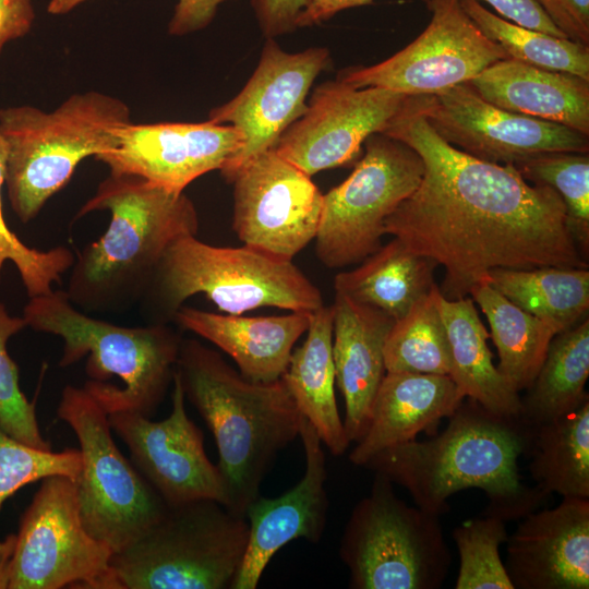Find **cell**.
Returning a JSON list of instances; mask_svg holds the SVG:
<instances>
[{
  "label": "cell",
  "mask_w": 589,
  "mask_h": 589,
  "mask_svg": "<svg viewBox=\"0 0 589 589\" xmlns=\"http://www.w3.org/2000/svg\"><path fill=\"white\" fill-rule=\"evenodd\" d=\"M329 60L326 48L290 53L274 38H267L259 64L244 87L208 113V121L232 127L242 139L239 151L220 170L227 182L254 157L272 149L280 135L304 113L309 91Z\"/></svg>",
  "instance_id": "16"
},
{
  "label": "cell",
  "mask_w": 589,
  "mask_h": 589,
  "mask_svg": "<svg viewBox=\"0 0 589 589\" xmlns=\"http://www.w3.org/2000/svg\"><path fill=\"white\" fill-rule=\"evenodd\" d=\"M482 1L491 4L496 12L505 17V20L515 24L560 38H567L566 35L553 24L536 0Z\"/></svg>",
  "instance_id": "42"
},
{
  "label": "cell",
  "mask_w": 589,
  "mask_h": 589,
  "mask_svg": "<svg viewBox=\"0 0 589 589\" xmlns=\"http://www.w3.org/2000/svg\"><path fill=\"white\" fill-rule=\"evenodd\" d=\"M435 284L394 322L384 346L386 372L449 375L450 351Z\"/></svg>",
  "instance_id": "33"
},
{
  "label": "cell",
  "mask_w": 589,
  "mask_h": 589,
  "mask_svg": "<svg viewBox=\"0 0 589 589\" xmlns=\"http://www.w3.org/2000/svg\"><path fill=\"white\" fill-rule=\"evenodd\" d=\"M171 401V412L160 421L134 411L110 413L111 430L128 446L136 470L168 507L199 500L224 505L220 472L206 455L202 430L187 413L176 371Z\"/></svg>",
  "instance_id": "17"
},
{
  "label": "cell",
  "mask_w": 589,
  "mask_h": 589,
  "mask_svg": "<svg viewBox=\"0 0 589 589\" xmlns=\"http://www.w3.org/2000/svg\"><path fill=\"white\" fill-rule=\"evenodd\" d=\"M469 83L494 106L589 135V80L507 58Z\"/></svg>",
  "instance_id": "25"
},
{
  "label": "cell",
  "mask_w": 589,
  "mask_h": 589,
  "mask_svg": "<svg viewBox=\"0 0 589 589\" xmlns=\"http://www.w3.org/2000/svg\"><path fill=\"white\" fill-rule=\"evenodd\" d=\"M520 519L506 540L514 589H588L589 498L562 497Z\"/></svg>",
  "instance_id": "21"
},
{
  "label": "cell",
  "mask_w": 589,
  "mask_h": 589,
  "mask_svg": "<svg viewBox=\"0 0 589 589\" xmlns=\"http://www.w3.org/2000/svg\"><path fill=\"white\" fill-rule=\"evenodd\" d=\"M130 122L128 104L98 91L72 94L52 111L31 105L1 108L4 185L16 217L24 224L34 219L79 164L109 151L117 129Z\"/></svg>",
  "instance_id": "6"
},
{
  "label": "cell",
  "mask_w": 589,
  "mask_h": 589,
  "mask_svg": "<svg viewBox=\"0 0 589 589\" xmlns=\"http://www.w3.org/2000/svg\"><path fill=\"white\" fill-rule=\"evenodd\" d=\"M406 98L402 93L357 88L338 79L325 82L272 149L311 177L342 166L358 155L370 135L383 131Z\"/></svg>",
  "instance_id": "18"
},
{
  "label": "cell",
  "mask_w": 589,
  "mask_h": 589,
  "mask_svg": "<svg viewBox=\"0 0 589 589\" xmlns=\"http://www.w3.org/2000/svg\"><path fill=\"white\" fill-rule=\"evenodd\" d=\"M449 351V376L459 392L488 410L503 416H518L520 395L501 375L488 347L490 333L479 317L471 299L449 300L438 297Z\"/></svg>",
  "instance_id": "27"
},
{
  "label": "cell",
  "mask_w": 589,
  "mask_h": 589,
  "mask_svg": "<svg viewBox=\"0 0 589 589\" xmlns=\"http://www.w3.org/2000/svg\"><path fill=\"white\" fill-rule=\"evenodd\" d=\"M34 21L33 0H0V56L9 43L31 32Z\"/></svg>",
  "instance_id": "44"
},
{
  "label": "cell",
  "mask_w": 589,
  "mask_h": 589,
  "mask_svg": "<svg viewBox=\"0 0 589 589\" xmlns=\"http://www.w3.org/2000/svg\"><path fill=\"white\" fill-rule=\"evenodd\" d=\"M469 294L486 316L500 362L501 375L520 394L536 378L552 338L557 334L546 322L524 311L498 290L488 278L477 283Z\"/></svg>",
  "instance_id": "29"
},
{
  "label": "cell",
  "mask_w": 589,
  "mask_h": 589,
  "mask_svg": "<svg viewBox=\"0 0 589 589\" xmlns=\"http://www.w3.org/2000/svg\"><path fill=\"white\" fill-rule=\"evenodd\" d=\"M332 306L336 384L345 404L342 422L349 441L357 443L365 433L373 399L386 374L384 346L395 321L339 293Z\"/></svg>",
  "instance_id": "22"
},
{
  "label": "cell",
  "mask_w": 589,
  "mask_h": 589,
  "mask_svg": "<svg viewBox=\"0 0 589 589\" xmlns=\"http://www.w3.org/2000/svg\"><path fill=\"white\" fill-rule=\"evenodd\" d=\"M240 133L204 122L127 123L113 146L96 158L110 172L141 177L169 191L183 192L195 179L221 168L239 151Z\"/></svg>",
  "instance_id": "19"
},
{
  "label": "cell",
  "mask_w": 589,
  "mask_h": 589,
  "mask_svg": "<svg viewBox=\"0 0 589 589\" xmlns=\"http://www.w3.org/2000/svg\"><path fill=\"white\" fill-rule=\"evenodd\" d=\"M488 280L514 304L553 326L557 334L581 322L589 310L588 267L496 268L488 273Z\"/></svg>",
  "instance_id": "32"
},
{
  "label": "cell",
  "mask_w": 589,
  "mask_h": 589,
  "mask_svg": "<svg viewBox=\"0 0 589 589\" xmlns=\"http://www.w3.org/2000/svg\"><path fill=\"white\" fill-rule=\"evenodd\" d=\"M350 176L323 194L315 237L317 259L328 268L362 262L377 251L386 218L414 192L424 165L420 155L382 133L370 135Z\"/></svg>",
  "instance_id": "11"
},
{
  "label": "cell",
  "mask_w": 589,
  "mask_h": 589,
  "mask_svg": "<svg viewBox=\"0 0 589 589\" xmlns=\"http://www.w3.org/2000/svg\"><path fill=\"white\" fill-rule=\"evenodd\" d=\"M85 1L87 0H49L47 12L52 15L67 14Z\"/></svg>",
  "instance_id": "47"
},
{
  "label": "cell",
  "mask_w": 589,
  "mask_h": 589,
  "mask_svg": "<svg viewBox=\"0 0 589 589\" xmlns=\"http://www.w3.org/2000/svg\"><path fill=\"white\" fill-rule=\"evenodd\" d=\"M417 99L426 121L443 140L489 163L515 165L544 153L589 152L588 135L494 106L469 82Z\"/></svg>",
  "instance_id": "15"
},
{
  "label": "cell",
  "mask_w": 589,
  "mask_h": 589,
  "mask_svg": "<svg viewBox=\"0 0 589 589\" xmlns=\"http://www.w3.org/2000/svg\"><path fill=\"white\" fill-rule=\"evenodd\" d=\"M311 314L290 311L284 315L242 316L182 305L172 321L226 352L245 378L267 383L286 371Z\"/></svg>",
  "instance_id": "24"
},
{
  "label": "cell",
  "mask_w": 589,
  "mask_h": 589,
  "mask_svg": "<svg viewBox=\"0 0 589 589\" xmlns=\"http://www.w3.org/2000/svg\"><path fill=\"white\" fill-rule=\"evenodd\" d=\"M226 1L229 0H178L169 21V34L183 36L205 28Z\"/></svg>",
  "instance_id": "43"
},
{
  "label": "cell",
  "mask_w": 589,
  "mask_h": 589,
  "mask_svg": "<svg viewBox=\"0 0 589 589\" xmlns=\"http://www.w3.org/2000/svg\"><path fill=\"white\" fill-rule=\"evenodd\" d=\"M57 414L80 444L75 484L82 521L116 553L157 522L168 506L118 448L108 413L84 387L67 385Z\"/></svg>",
  "instance_id": "10"
},
{
  "label": "cell",
  "mask_w": 589,
  "mask_h": 589,
  "mask_svg": "<svg viewBox=\"0 0 589 589\" xmlns=\"http://www.w3.org/2000/svg\"><path fill=\"white\" fill-rule=\"evenodd\" d=\"M529 182L544 184L563 200L573 235L584 253L589 244L588 153H544L514 165ZM585 255V254H584Z\"/></svg>",
  "instance_id": "36"
},
{
  "label": "cell",
  "mask_w": 589,
  "mask_h": 589,
  "mask_svg": "<svg viewBox=\"0 0 589 589\" xmlns=\"http://www.w3.org/2000/svg\"><path fill=\"white\" fill-rule=\"evenodd\" d=\"M206 296L227 314L262 306L313 313L324 305L320 289L293 264L247 247L223 248L196 236L173 242L140 302L149 323L172 321L183 302Z\"/></svg>",
  "instance_id": "7"
},
{
  "label": "cell",
  "mask_w": 589,
  "mask_h": 589,
  "mask_svg": "<svg viewBox=\"0 0 589 589\" xmlns=\"http://www.w3.org/2000/svg\"><path fill=\"white\" fill-rule=\"evenodd\" d=\"M447 419L441 433L383 449L363 468L402 486L416 506L440 517L449 510L448 498L467 489L482 490L488 498L482 514L506 522L539 508L548 495L526 484L518 467L529 452L530 424L467 397Z\"/></svg>",
  "instance_id": "2"
},
{
  "label": "cell",
  "mask_w": 589,
  "mask_h": 589,
  "mask_svg": "<svg viewBox=\"0 0 589 589\" xmlns=\"http://www.w3.org/2000/svg\"><path fill=\"white\" fill-rule=\"evenodd\" d=\"M299 437L304 448V474L283 495H259L249 505L248 545L232 589H255L273 556L289 542L305 539L317 543L323 537L329 508L323 443L304 417Z\"/></svg>",
  "instance_id": "20"
},
{
  "label": "cell",
  "mask_w": 589,
  "mask_h": 589,
  "mask_svg": "<svg viewBox=\"0 0 589 589\" xmlns=\"http://www.w3.org/2000/svg\"><path fill=\"white\" fill-rule=\"evenodd\" d=\"M25 327L23 316H12L0 303V430L27 445L51 449L40 433L35 404L22 392L17 365L7 349L9 339Z\"/></svg>",
  "instance_id": "38"
},
{
  "label": "cell",
  "mask_w": 589,
  "mask_h": 589,
  "mask_svg": "<svg viewBox=\"0 0 589 589\" xmlns=\"http://www.w3.org/2000/svg\"><path fill=\"white\" fill-rule=\"evenodd\" d=\"M536 1L568 39L589 47V0Z\"/></svg>",
  "instance_id": "40"
},
{
  "label": "cell",
  "mask_w": 589,
  "mask_h": 589,
  "mask_svg": "<svg viewBox=\"0 0 589 589\" xmlns=\"http://www.w3.org/2000/svg\"><path fill=\"white\" fill-rule=\"evenodd\" d=\"M374 0H310L297 19V28L322 23L336 13L360 5L370 4Z\"/></svg>",
  "instance_id": "45"
},
{
  "label": "cell",
  "mask_w": 589,
  "mask_h": 589,
  "mask_svg": "<svg viewBox=\"0 0 589 589\" xmlns=\"http://www.w3.org/2000/svg\"><path fill=\"white\" fill-rule=\"evenodd\" d=\"M14 543L15 534H9L4 539V544L0 546V589H8Z\"/></svg>",
  "instance_id": "46"
},
{
  "label": "cell",
  "mask_w": 589,
  "mask_h": 589,
  "mask_svg": "<svg viewBox=\"0 0 589 589\" xmlns=\"http://www.w3.org/2000/svg\"><path fill=\"white\" fill-rule=\"evenodd\" d=\"M312 177L268 149L232 178V228L244 245L283 261L317 235L323 193Z\"/></svg>",
  "instance_id": "14"
},
{
  "label": "cell",
  "mask_w": 589,
  "mask_h": 589,
  "mask_svg": "<svg viewBox=\"0 0 589 589\" xmlns=\"http://www.w3.org/2000/svg\"><path fill=\"white\" fill-rule=\"evenodd\" d=\"M176 373L215 440L224 506L245 517L277 455L299 437L303 416L281 377L248 380L195 339L182 340Z\"/></svg>",
  "instance_id": "4"
},
{
  "label": "cell",
  "mask_w": 589,
  "mask_h": 589,
  "mask_svg": "<svg viewBox=\"0 0 589 589\" xmlns=\"http://www.w3.org/2000/svg\"><path fill=\"white\" fill-rule=\"evenodd\" d=\"M82 456L77 448L61 452L27 445L0 430V507L24 485L50 476L77 480ZM4 540L0 541V546Z\"/></svg>",
  "instance_id": "37"
},
{
  "label": "cell",
  "mask_w": 589,
  "mask_h": 589,
  "mask_svg": "<svg viewBox=\"0 0 589 589\" xmlns=\"http://www.w3.org/2000/svg\"><path fill=\"white\" fill-rule=\"evenodd\" d=\"M459 1L479 29L498 44L508 58L589 80V47L515 24L489 11L478 0Z\"/></svg>",
  "instance_id": "34"
},
{
  "label": "cell",
  "mask_w": 589,
  "mask_h": 589,
  "mask_svg": "<svg viewBox=\"0 0 589 589\" xmlns=\"http://www.w3.org/2000/svg\"><path fill=\"white\" fill-rule=\"evenodd\" d=\"M96 211H108L110 223L77 254L65 290L84 311L119 312L140 302L169 247L199 231L197 212L184 192L134 175L110 172L75 218Z\"/></svg>",
  "instance_id": "3"
},
{
  "label": "cell",
  "mask_w": 589,
  "mask_h": 589,
  "mask_svg": "<svg viewBox=\"0 0 589 589\" xmlns=\"http://www.w3.org/2000/svg\"><path fill=\"white\" fill-rule=\"evenodd\" d=\"M436 266V262L409 250L394 237L358 267L337 274L335 293L378 309L397 321L430 292Z\"/></svg>",
  "instance_id": "28"
},
{
  "label": "cell",
  "mask_w": 589,
  "mask_h": 589,
  "mask_svg": "<svg viewBox=\"0 0 589 589\" xmlns=\"http://www.w3.org/2000/svg\"><path fill=\"white\" fill-rule=\"evenodd\" d=\"M529 472L546 495L589 498V398L575 410L532 426Z\"/></svg>",
  "instance_id": "31"
},
{
  "label": "cell",
  "mask_w": 589,
  "mask_h": 589,
  "mask_svg": "<svg viewBox=\"0 0 589 589\" xmlns=\"http://www.w3.org/2000/svg\"><path fill=\"white\" fill-rule=\"evenodd\" d=\"M381 133L414 149L424 165L418 188L386 218L385 233L444 266V298L466 297L491 269L588 267L557 192L529 182L512 164L447 143L417 96H407Z\"/></svg>",
  "instance_id": "1"
},
{
  "label": "cell",
  "mask_w": 589,
  "mask_h": 589,
  "mask_svg": "<svg viewBox=\"0 0 589 589\" xmlns=\"http://www.w3.org/2000/svg\"><path fill=\"white\" fill-rule=\"evenodd\" d=\"M339 556L352 589H438L452 563L440 516L408 505L377 473L350 513Z\"/></svg>",
  "instance_id": "9"
},
{
  "label": "cell",
  "mask_w": 589,
  "mask_h": 589,
  "mask_svg": "<svg viewBox=\"0 0 589 589\" xmlns=\"http://www.w3.org/2000/svg\"><path fill=\"white\" fill-rule=\"evenodd\" d=\"M112 554L86 530L75 481L50 476L21 518L8 589H116Z\"/></svg>",
  "instance_id": "12"
},
{
  "label": "cell",
  "mask_w": 589,
  "mask_h": 589,
  "mask_svg": "<svg viewBox=\"0 0 589 589\" xmlns=\"http://www.w3.org/2000/svg\"><path fill=\"white\" fill-rule=\"evenodd\" d=\"M249 539L245 517L214 500L168 507L112 554L116 589H232Z\"/></svg>",
  "instance_id": "8"
},
{
  "label": "cell",
  "mask_w": 589,
  "mask_h": 589,
  "mask_svg": "<svg viewBox=\"0 0 589 589\" xmlns=\"http://www.w3.org/2000/svg\"><path fill=\"white\" fill-rule=\"evenodd\" d=\"M5 177V148L0 137V277L5 262H12L23 281L29 298L50 292L53 283L60 281L62 274L72 267L74 256L64 247L47 251L24 244L8 227L3 212L1 190Z\"/></svg>",
  "instance_id": "39"
},
{
  "label": "cell",
  "mask_w": 589,
  "mask_h": 589,
  "mask_svg": "<svg viewBox=\"0 0 589 589\" xmlns=\"http://www.w3.org/2000/svg\"><path fill=\"white\" fill-rule=\"evenodd\" d=\"M466 397L449 375L386 372L373 399L365 433L349 454L359 467L378 452L431 433Z\"/></svg>",
  "instance_id": "23"
},
{
  "label": "cell",
  "mask_w": 589,
  "mask_h": 589,
  "mask_svg": "<svg viewBox=\"0 0 589 589\" xmlns=\"http://www.w3.org/2000/svg\"><path fill=\"white\" fill-rule=\"evenodd\" d=\"M310 0H252L259 25L266 38L297 28V19Z\"/></svg>",
  "instance_id": "41"
},
{
  "label": "cell",
  "mask_w": 589,
  "mask_h": 589,
  "mask_svg": "<svg viewBox=\"0 0 589 589\" xmlns=\"http://www.w3.org/2000/svg\"><path fill=\"white\" fill-rule=\"evenodd\" d=\"M452 537L459 556L456 589H514L500 555L506 521L482 514L462 521Z\"/></svg>",
  "instance_id": "35"
},
{
  "label": "cell",
  "mask_w": 589,
  "mask_h": 589,
  "mask_svg": "<svg viewBox=\"0 0 589 589\" xmlns=\"http://www.w3.org/2000/svg\"><path fill=\"white\" fill-rule=\"evenodd\" d=\"M429 8L431 21L411 44L380 63L346 69L337 79L357 88L432 96L470 82L508 58L472 22L459 0H429Z\"/></svg>",
  "instance_id": "13"
},
{
  "label": "cell",
  "mask_w": 589,
  "mask_h": 589,
  "mask_svg": "<svg viewBox=\"0 0 589 589\" xmlns=\"http://www.w3.org/2000/svg\"><path fill=\"white\" fill-rule=\"evenodd\" d=\"M23 318L34 330L60 337L61 368L87 356L83 387L108 414L151 418L172 384L182 339L167 324L129 327L95 318L60 290L29 298Z\"/></svg>",
  "instance_id": "5"
},
{
  "label": "cell",
  "mask_w": 589,
  "mask_h": 589,
  "mask_svg": "<svg viewBox=\"0 0 589 589\" xmlns=\"http://www.w3.org/2000/svg\"><path fill=\"white\" fill-rule=\"evenodd\" d=\"M589 320L556 334L542 365L520 397L519 416L531 426L555 420L589 398Z\"/></svg>",
  "instance_id": "30"
},
{
  "label": "cell",
  "mask_w": 589,
  "mask_h": 589,
  "mask_svg": "<svg viewBox=\"0 0 589 589\" xmlns=\"http://www.w3.org/2000/svg\"><path fill=\"white\" fill-rule=\"evenodd\" d=\"M332 305L311 314L305 340L293 349L281 375L301 414L312 424L333 456H341L351 444L335 397Z\"/></svg>",
  "instance_id": "26"
}]
</instances>
